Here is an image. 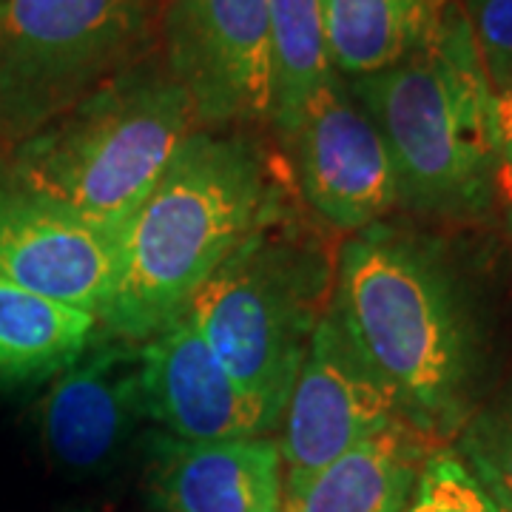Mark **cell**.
I'll list each match as a JSON object with an SVG mask.
<instances>
[{
  "instance_id": "cell-1",
  "label": "cell",
  "mask_w": 512,
  "mask_h": 512,
  "mask_svg": "<svg viewBox=\"0 0 512 512\" xmlns=\"http://www.w3.org/2000/svg\"><path fill=\"white\" fill-rule=\"evenodd\" d=\"M276 208L254 137L197 128L120 231V276L100 328L137 345L151 339Z\"/></svg>"
},
{
  "instance_id": "cell-2",
  "label": "cell",
  "mask_w": 512,
  "mask_h": 512,
  "mask_svg": "<svg viewBox=\"0 0 512 512\" xmlns=\"http://www.w3.org/2000/svg\"><path fill=\"white\" fill-rule=\"evenodd\" d=\"M330 311L413 430L430 441L458 436L478 348L439 256L382 225L353 234L336 251Z\"/></svg>"
},
{
  "instance_id": "cell-3",
  "label": "cell",
  "mask_w": 512,
  "mask_h": 512,
  "mask_svg": "<svg viewBox=\"0 0 512 512\" xmlns=\"http://www.w3.org/2000/svg\"><path fill=\"white\" fill-rule=\"evenodd\" d=\"M348 89L390 151L402 205L456 220L490 208L495 94L461 0L407 55Z\"/></svg>"
},
{
  "instance_id": "cell-4",
  "label": "cell",
  "mask_w": 512,
  "mask_h": 512,
  "mask_svg": "<svg viewBox=\"0 0 512 512\" xmlns=\"http://www.w3.org/2000/svg\"><path fill=\"white\" fill-rule=\"evenodd\" d=\"M197 128L191 94L154 52L12 148L3 183L120 237Z\"/></svg>"
},
{
  "instance_id": "cell-5",
  "label": "cell",
  "mask_w": 512,
  "mask_h": 512,
  "mask_svg": "<svg viewBox=\"0 0 512 512\" xmlns=\"http://www.w3.org/2000/svg\"><path fill=\"white\" fill-rule=\"evenodd\" d=\"M336 254L282 205L222 262L188 316L222 367L276 416L333 296Z\"/></svg>"
},
{
  "instance_id": "cell-6",
  "label": "cell",
  "mask_w": 512,
  "mask_h": 512,
  "mask_svg": "<svg viewBox=\"0 0 512 512\" xmlns=\"http://www.w3.org/2000/svg\"><path fill=\"white\" fill-rule=\"evenodd\" d=\"M160 0H0L6 151L154 55Z\"/></svg>"
},
{
  "instance_id": "cell-7",
  "label": "cell",
  "mask_w": 512,
  "mask_h": 512,
  "mask_svg": "<svg viewBox=\"0 0 512 512\" xmlns=\"http://www.w3.org/2000/svg\"><path fill=\"white\" fill-rule=\"evenodd\" d=\"M160 37L202 128L271 120L268 0H163Z\"/></svg>"
},
{
  "instance_id": "cell-8",
  "label": "cell",
  "mask_w": 512,
  "mask_h": 512,
  "mask_svg": "<svg viewBox=\"0 0 512 512\" xmlns=\"http://www.w3.org/2000/svg\"><path fill=\"white\" fill-rule=\"evenodd\" d=\"M396 424L402 407L328 305L276 421L285 487Z\"/></svg>"
},
{
  "instance_id": "cell-9",
  "label": "cell",
  "mask_w": 512,
  "mask_h": 512,
  "mask_svg": "<svg viewBox=\"0 0 512 512\" xmlns=\"http://www.w3.org/2000/svg\"><path fill=\"white\" fill-rule=\"evenodd\" d=\"M282 140L302 197L330 228L359 234L402 205L390 151L345 77L333 74Z\"/></svg>"
},
{
  "instance_id": "cell-10",
  "label": "cell",
  "mask_w": 512,
  "mask_h": 512,
  "mask_svg": "<svg viewBox=\"0 0 512 512\" xmlns=\"http://www.w3.org/2000/svg\"><path fill=\"white\" fill-rule=\"evenodd\" d=\"M146 419L140 345L109 330L57 373L37 407L46 453L74 476L106 470Z\"/></svg>"
},
{
  "instance_id": "cell-11",
  "label": "cell",
  "mask_w": 512,
  "mask_h": 512,
  "mask_svg": "<svg viewBox=\"0 0 512 512\" xmlns=\"http://www.w3.org/2000/svg\"><path fill=\"white\" fill-rule=\"evenodd\" d=\"M0 276L103 322L120 276V237L0 183Z\"/></svg>"
},
{
  "instance_id": "cell-12",
  "label": "cell",
  "mask_w": 512,
  "mask_h": 512,
  "mask_svg": "<svg viewBox=\"0 0 512 512\" xmlns=\"http://www.w3.org/2000/svg\"><path fill=\"white\" fill-rule=\"evenodd\" d=\"M146 416L177 441H234L274 436L276 416L222 367L183 313L140 342Z\"/></svg>"
},
{
  "instance_id": "cell-13",
  "label": "cell",
  "mask_w": 512,
  "mask_h": 512,
  "mask_svg": "<svg viewBox=\"0 0 512 512\" xmlns=\"http://www.w3.org/2000/svg\"><path fill=\"white\" fill-rule=\"evenodd\" d=\"M148 493L160 512H285V473L271 436L154 441Z\"/></svg>"
},
{
  "instance_id": "cell-14",
  "label": "cell",
  "mask_w": 512,
  "mask_h": 512,
  "mask_svg": "<svg viewBox=\"0 0 512 512\" xmlns=\"http://www.w3.org/2000/svg\"><path fill=\"white\" fill-rule=\"evenodd\" d=\"M436 447L410 424L387 427L285 487V512H404Z\"/></svg>"
},
{
  "instance_id": "cell-15",
  "label": "cell",
  "mask_w": 512,
  "mask_h": 512,
  "mask_svg": "<svg viewBox=\"0 0 512 512\" xmlns=\"http://www.w3.org/2000/svg\"><path fill=\"white\" fill-rule=\"evenodd\" d=\"M100 319L0 276V384H37L89 348Z\"/></svg>"
},
{
  "instance_id": "cell-16",
  "label": "cell",
  "mask_w": 512,
  "mask_h": 512,
  "mask_svg": "<svg viewBox=\"0 0 512 512\" xmlns=\"http://www.w3.org/2000/svg\"><path fill=\"white\" fill-rule=\"evenodd\" d=\"M456 0H322L333 72L359 80L404 57Z\"/></svg>"
},
{
  "instance_id": "cell-17",
  "label": "cell",
  "mask_w": 512,
  "mask_h": 512,
  "mask_svg": "<svg viewBox=\"0 0 512 512\" xmlns=\"http://www.w3.org/2000/svg\"><path fill=\"white\" fill-rule=\"evenodd\" d=\"M271 40V126L291 134L311 100L325 89L333 66L328 55L322 0H268Z\"/></svg>"
},
{
  "instance_id": "cell-18",
  "label": "cell",
  "mask_w": 512,
  "mask_h": 512,
  "mask_svg": "<svg viewBox=\"0 0 512 512\" xmlns=\"http://www.w3.org/2000/svg\"><path fill=\"white\" fill-rule=\"evenodd\" d=\"M456 453L495 504L512 512V396L464 421Z\"/></svg>"
},
{
  "instance_id": "cell-19",
  "label": "cell",
  "mask_w": 512,
  "mask_h": 512,
  "mask_svg": "<svg viewBox=\"0 0 512 512\" xmlns=\"http://www.w3.org/2000/svg\"><path fill=\"white\" fill-rule=\"evenodd\" d=\"M404 512H504L453 447H436L421 464L413 498Z\"/></svg>"
},
{
  "instance_id": "cell-20",
  "label": "cell",
  "mask_w": 512,
  "mask_h": 512,
  "mask_svg": "<svg viewBox=\"0 0 512 512\" xmlns=\"http://www.w3.org/2000/svg\"><path fill=\"white\" fill-rule=\"evenodd\" d=\"M493 94L512 86V0H461Z\"/></svg>"
},
{
  "instance_id": "cell-21",
  "label": "cell",
  "mask_w": 512,
  "mask_h": 512,
  "mask_svg": "<svg viewBox=\"0 0 512 512\" xmlns=\"http://www.w3.org/2000/svg\"><path fill=\"white\" fill-rule=\"evenodd\" d=\"M495 154H498L495 180L512 208V86L495 92Z\"/></svg>"
},
{
  "instance_id": "cell-22",
  "label": "cell",
  "mask_w": 512,
  "mask_h": 512,
  "mask_svg": "<svg viewBox=\"0 0 512 512\" xmlns=\"http://www.w3.org/2000/svg\"><path fill=\"white\" fill-rule=\"evenodd\" d=\"M3 177H6V146L0 140V183H3Z\"/></svg>"
},
{
  "instance_id": "cell-23",
  "label": "cell",
  "mask_w": 512,
  "mask_h": 512,
  "mask_svg": "<svg viewBox=\"0 0 512 512\" xmlns=\"http://www.w3.org/2000/svg\"><path fill=\"white\" fill-rule=\"evenodd\" d=\"M510 228H512V208H510Z\"/></svg>"
},
{
  "instance_id": "cell-24",
  "label": "cell",
  "mask_w": 512,
  "mask_h": 512,
  "mask_svg": "<svg viewBox=\"0 0 512 512\" xmlns=\"http://www.w3.org/2000/svg\"><path fill=\"white\" fill-rule=\"evenodd\" d=\"M160 3H163V0H160Z\"/></svg>"
}]
</instances>
